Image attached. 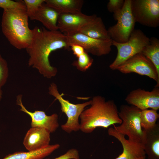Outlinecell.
<instances>
[{
    "label": "cell",
    "mask_w": 159,
    "mask_h": 159,
    "mask_svg": "<svg viewBox=\"0 0 159 159\" xmlns=\"http://www.w3.org/2000/svg\"><path fill=\"white\" fill-rule=\"evenodd\" d=\"M32 30L31 42L26 49L29 56L28 65L44 77L51 78L57 74V70L51 65L49 55L57 49H70L67 36L58 30L50 31L43 27L37 26Z\"/></svg>",
    "instance_id": "cell-1"
},
{
    "label": "cell",
    "mask_w": 159,
    "mask_h": 159,
    "mask_svg": "<svg viewBox=\"0 0 159 159\" xmlns=\"http://www.w3.org/2000/svg\"><path fill=\"white\" fill-rule=\"evenodd\" d=\"M90 105L80 117V130L82 132L91 133L97 127L107 128L121 124L117 106L113 100L106 101L101 96H96L92 98Z\"/></svg>",
    "instance_id": "cell-2"
},
{
    "label": "cell",
    "mask_w": 159,
    "mask_h": 159,
    "mask_svg": "<svg viewBox=\"0 0 159 159\" xmlns=\"http://www.w3.org/2000/svg\"><path fill=\"white\" fill-rule=\"evenodd\" d=\"M26 10H4L1 21L2 32L10 43L19 49H26L32 37Z\"/></svg>",
    "instance_id": "cell-3"
},
{
    "label": "cell",
    "mask_w": 159,
    "mask_h": 159,
    "mask_svg": "<svg viewBox=\"0 0 159 159\" xmlns=\"http://www.w3.org/2000/svg\"><path fill=\"white\" fill-rule=\"evenodd\" d=\"M141 110L130 105L120 106L118 115L122 122L120 125L113 127L120 133L127 135L128 139L142 143L144 132L140 123Z\"/></svg>",
    "instance_id": "cell-4"
},
{
    "label": "cell",
    "mask_w": 159,
    "mask_h": 159,
    "mask_svg": "<svg viewBox=\"0 0 159 159\" xmlns=\"http://www.w3.org/2000/svg\"><path fill=\"white\" fill-rule=\"evenodd\" d=\"M150 38L140 29H135L128 40L123 43L112 41V45L117 48V54L109 67L112 70H116L117 67L123 62L134 55L141 52L149 43Z\"/></svg>",
    "instance_id": "cell-5"
},
{
    "label": "cell",
    "mask_w": 159,
    "mask_h": 159,
    "mask_svg": "<svg viewBox=\"0 0 159 159\" xmlns=\"http://www.w3.org/2000/svg\"><path fill=\"white\" fill-rule=\"evenodd\" d=\"M49 93L57 100L60 104L61 109L67 116V121L61 126L62 130L70 133L80 130V125L79 121L80 116L87 106L90 105L91 100L83 103L74 104L68 100H65L58 91L56 85L52 83L49 88Z\"/></svg>",
    "instance_id": "cell-6"
},
{
    "label": "cell",
    "mask_w": 159,
    "mask_h": 159,
    "mask_svg": "<svg viewBox=\"0 0 159 159\" xmlns=\"http://www.w3.org/2000/svg\"><path fill=\"white\" fill-rule=\"evenodd\" d=\"M131 0H125L121 10L113 14L117 22L107 29L112 41L119 43L125 42L135 29V22L131 10Z\"/></svg>",
    "instance_id": "cell-7"
},
{
    "label": "cell",
    "mask_w": 159,
    "mask_h": 159,
    "mask_svg": "<svg viewBox=\"0 0 159 159\" xmlns=\"http://www.w3.org/2000/svg\"><path fill=\"white\" fill-rule=\"evenodd\" d=\"M130 9L135 22L151 28L159 26V0H131Z\"/></svg>",
    "instance_id": "cell-8"
},
{
    "label": "cell",
    "mask_w": 159,
    "mask_h": 159,
    "mask_svg": "<svg viewBox=\"0 0 159 159\" xmlns=\"http://www.w3.org/2000/svg\"><path fill=\"white\" fill-rule=\"evenodd\" d=\"M116 70L124 74L135 73L146 76L157 82L159 86V74L153 63L141 52L138 53L126 60Z\"/></svg>",
    "instance_id": "cell-9"
},
{
    "label": "cell",
    "mask_w": 159,
    "mask_h": 159,
    "mask_svg": "<svg viewBox=\"0 0 159 159\" xmlns=\"http://www.w3.org/2000/svg\"><path fill=\"white\" fill-rule=\"evenodd\" d=\"M69 46L72 43L82 46L86 52L100 56L109 54L111 51L112 40H103L92 38L79 32L65 34Z\"/></svg>",
    "instance_id": "cell-10"
},
{
    "label": "cell",
    "mask_w": 159,
    "mask_h": 159,
    "mask_svg": "<svg viewBox=\"0 0 159 159\" xmlns=\"http://www.w3.org/2000/svg\"><path fill=\"white\" fill-rule=\"evenodd\" d=\"M129 104L141 110L149 108L159 109V88L155 87L151 91L138 88L130 92L125 98Z\"/></svg>",
    "instance_id": "cell-11"
},
{
    "label": "cell",
    "mask_w": 159,
    "mask_h": 159,
    "mask_svg": "<svg viewBox=\"0 0 159 159\" xmlns=\"http://www.w3.org/2000/svg\"><path fill=\"white\" fill-rule=\"evenodd\" d=\"M108 133L118 140L122 147V153L115 159H146V155L142 143L126 139L125 135L113 127L108 129Z\"/></svg>",
    "instance_id": "cell-12"
},
{
    "label": "cell",
    "mask_w": 159,
    "mask_h": 159,
    "mask_svg": "<svg viewBox=\"0 0 159 159\" xmlns=\"http://www.w3.org/2000/svg\"><path fill=\"white\" fill-rule=\"evenodd\" d=\"M96 15H87L82 12L76 13H61L58 20V29L65 34L78 32L82 26L92 20Z\"/></svg>",
    "instance_id": "cell-13"
},
{
    "label": "cell",
    "mask_w": 159,
    "mask_h": 159,
    "mask_svg": "<svg viewBox=\"0 0 159 159\" xmlns=\"http://www.w3.org/2000/svg\"><path fill=\"white\" fill-rule=\"evenodd\" d=\"M21 95L17 97V103L21 107L20 110L28 114L31 118L32 127H39L44 128L51 133L55 132L59 127L58 116L56 113L47 115L42 111L36 110L31 112L27 110L23 105Z\"/></svg>",
    "instance_id": "cell-14"
},
{
    "label": "cell",
    "mask_w": 159,
    "mask_h": 159,
    "mask_svg": "<svg viewBox=\"0 0 159 159\" xmlns=\"http://www.w3.org/2000/svg\"><path fill=\"white\" fill-rule=\"evenodd\" d=\"M50 132L39 127H32L27 132L23 140V145L29 151L44 148L49 145Z\"/></svg>",
    "instance_id": "cell-15"
},
{
    "label": "cell",
    "mask_w": 159,
    "mask_h": 159,
    "mask_svg": "<svg viewBox=\"0 0 159 159\" xmlns=\"http://www.w3.org/2000/svg\"><path fill=\"white\" fill-rule=\"evenodd\" d=\"M60 13L44 2L30 19L39 21L49 30H57V21Z\"/></svg>",
    "instance_id": "cell-16"
},
{
    "label": "cell",
    "mask_w": 159,
    "mask_h": 159,
    "mask_svg": "<svg viewBox=\"0 0 159 159\" xmlns=\"http://www.w3.org/2000/svg\"><path fill=\"white\" fill-rule=\"evenodd\" d=\"M143 130L142 143L148 159H159V124L153 128Z\"/></svg>",
    "instance_id": "cell-17"
},
{
    "label": "cell",
    "mask_w": 159,
    "mask_h": 159,
    "mask_svg": "<svg viewBox=\"0 0 159 159\" xmlns=\"http://www.w3.org/2000/svg\"><path fill=\"white\" fill-rule=\"evenodd\" d=\"M78 32L97 39H111L102 19L96 15L90 21L82 26Z\"/></svg>",
    "instance_id": "cell-18"
},
{
    "label": "cell",
    "mask_w": 159,
    "mask_h": 159,
    "mask_svg": "<svg viewBox=\"0 0 159 159\" xmlns=\"http://www.w3.org/2000/svg\"><path fill=\"white\" fill-rule=\"evenodd\" d=\"M82 0H45V3L60 13H76L81 12L84 4Z\"/></svg>",
    "instance_id": "cell-19"
},
{
    "label": "cell",
    "mask_w": 159,
    "mask_h": 159,
    "mask_svg": "<svg viewBox=\"0 0 159 159\" xmlns=\"http://www.w3.org/2000/svg\"><path fill=\"white\" fill-rule=\"evenodd\" d=\"M56 144L37 150L28 152H17L9 154L2 159H43L49 155L60 147Z\"/></svg>",
    "instance_id": "cell-20"
},
{
    "label": "cell",
    "mask_w": 159,
    "mask_h": 159,
    "mask_svg": "<svg viewBox=\"0 0 159 159\" xmlns=\"http://www.w3.org/2000/svg\"><path fill=\"white\" fill-rule=\"evenodd\" d=\"M141 53L150 59L155 66L159 74V40L155 37L150 38L149 43Z\"/></svg>",
    "instance_id": "cell-21"
},
{
    "label": "cell",
    "mask_w": 159,
    "mask_h": 159,
    "mask_svg": "<svg viewBox=\"0 0 159 159\" xmlns=\"http://www.w3.org/2000/svg\"><path fill=\"white\" fill-rule=\"evenodd\" d=\"M159 117L157 111L153 109L142 110L140 115V123L143 130H147L154 127Z\"/></svg>",
    "instance_id": "cell-22"
},
{
    "label": "cell",
    "mask_w": 159,
    "mask_h": 159,
    "mask_svg": "<svg viewBox=\"0 0 159 159\" xmlns=\"http://www.w3.org/2000/svg\"><path fill=\"white\" fill-rule=\"evenodd\" d=\"M93 61V59L85 51L77 57V59L74 61L72 64L76 67L78 70L85 72L92 65Z\"/></svg>",
    "instance_id": "cell-23"
},
{
    "label": "cell",
    "mask_w": 159,
    "mask_h": 159,
    "mask_svg": "<svg viewBox=\"0 0 159 159\" xmlns=\"http://www.w3.org/2000/svg\"><path fill=\"white\" fill-rule=\"evenodd\" d=\"M26 14L30 19L34 15L45 0H24Z\"/></svg>",
    "instance_id": "cell-24"
},
{
    "label": "cell",
    "mask_w": 159,
    "mask_h": 159,
    "mask_svg": "<svg viewBox=\"0 0 159 159\" xmlns=\"http://www.w3.org/2000/svg\"><path fill=\"white\" fill-rule=\"evenodd\" d=\"M0 7L4 10L20 9L26 10L24 2L22 0H0Z\"/></svg>",
    "instance_id": "cell-25"
},
{
    "label": "cell",
    "mask_w": 159,
    "mask_h": 159,
    "mask_svg": "<svg viewBox=\"0 0 159 159\" xmlns=\"http://www.w3.org/2000/svg\"><path fill=\"white\" fill-rule=\"evenodd\" d=\"M9 76V69L6 61L0 54V90L6 82Z\"/></svg>",
    "instance_id": "cell-26"
},
{
    "label": "cell",
    "mask_w": 159,
    "mask_h": 159,
    "mask_svg": "<svg viewBox=\"0 0 159 159\" xmlns=\"http://www.w3.org/2000/svg\"><path fill=\"white\" fill-rule=\"evenodd\" d=\"M124 0H110L107 5L108 11L113 14L118 12L122 9Z\"/></svg>",
    "instance_id": "cell-27"
},
{
    "label": "cell",
    "mask_w": 159,
    "mask_h": 159,
    "mask_svg": "<svg viewBox=\"0 0 159 159\" xmlns=\"http://www.w3.org/2000/svg\"><path fill=\"white\" fill-rule=\"evenodd\" d=\"M53 159H80V157L78 150L75 148H72L64 154Z\"/></svg>",
    "instance_id": "cell-28"
},
{
    "label": "cell",
    "mask_w": 159,
    "mask_h": 159,
    "mask_svg": "<svg viewBox=\"0 0 159 159\" xmlns=\"http://www.w3.org/2000/svg\"><path fill=\"white\" fill-rule=\"evenodd\" d=\"M69 46L73 53L77 58L85 51L83 47L80 44L75 43L70 44Z\"/></svg>",
    "instance_id": "cell-29"
},
{
    "label": "cell",
    "mask_w": 159,
    "mask_h": 159,
    "mask_svg": "<svg viewBox=\"0 0 159 159\" xmlns=\"http://www.w3.org/2000/svg\"><path fill=\"white\" fill-rule=\"evenodd\" d=\"M2 90H0V100L2 97Z\"/></svg>",
    "instance_id": "cell-30"
}]
</instances>
